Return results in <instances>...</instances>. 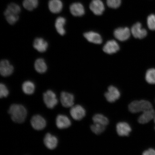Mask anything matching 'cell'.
Here are the masks:
<instances>
[{
  "label": "cell",
  "mask_w": 155,
  "mask_h": 155,
  "mask_svg": "<svg viewBox=\"0 0 155 155\" xmlns=\"http://www.w3.org/2000/svg\"><path fill=\"white\" fill-rule=\"evenodd\" d=\"M108 7L111 8L116 9L119 8L121 4V0H107Z\"/></svg>",
  "instance_id": "obj_30"
},
{
  "label": "cell",
  "mask_w": 155,
  "mask_h": 155,
  "mask_svg": "<svg viewBox=\"0 0 155 155\" xmlns=\"http://www.w3.org/2000/svg\"><path fill=\"white\" fill-rule=\"evenodd\" d=\"M38 0H24L23 5L28 11H32L38 7Z\"/></svg>",
  "instance_id": "obj_26"
},
{
  "label": "cell",
  "mask_w": 155,
  "mask_h": 155,
  "mask_svg": "<svg viewBox=\"0 0 155 155\" xmlns=\"http://www.w3.org/2000/svg\"><path fill=\"white\" fill-rule=\"evenodd\" d=\"M33 47L35 49L40 53H44L47 50L48 44L43 38H38L35 39L34 41Z\"/></svg>",
  "instance_id": "obj_17"
},
{
  "label": "cell",
  "mask_w": 155,
  "mask_h": 155,
  "mask_svg": "<svg viewBox=\"0 0 155 155\" xmlns=\"http://www.w3.org/2000/svg\"><path fill=\"white\" fill-rule=\"evenodd\" d=\"M116 129L117 134L121 137L128 136L132 130L130 125L125 122L117 123Z\"/></svg>",
  "instance_id": "obj_11"
},
{
  "label": "cell",
  "mask_w": 155,
  "mask_h": 155,
  "mask_svg": "<svg viewBox=\"0 0 155 155\" xmlns=\"http://www.w3.org/2000/svg\"><path fill=\"white\" fill-rule=\"evenodd\" d=\"M90 128L93 133L99 135L104 132L105 130L106 127L99 124L94 123L91 126Z\"/></svg>",
  "instance_id": "obj_28"
},
{
  "label": "cell",
  "mask_w": 155,
  "mask_h": 155,
  "mask_svg": "<svg viewBox=\"0 0 155 155\" xmlns=\"http://www.w3.org/2000/svg\"><path fill=\"white\" fill-rule=\"evenodd\" d=\"M34 67L37 72L40 74L45 73L48 69L47 64L42 58H38L36 60L34 64Z\"/></svg>",
  "instance_id": "obj_23"
},
{
  "label": "cell",
  "mask_w": 155,
  "mask_h": 155,
  "mask_svg": "<svg viewBox=\"0 0 155 155\" xmlns=\"http://www.w3.org/2000/svg\"><path fill=\"white\" fill-rule=\"evenodd\" d=\"M14 68L8 61L4 59L0 63V73L4 77L9 76L12 74Z\"/></svg>",
  "instance_id": "obj_5"
},
{
  "label": "cell",
  "mask_w": 155,
  "mask_h": 155,
  "mask_svg": "<svg viewBox=\"0 0 155 155\" xmlns=\"http://www.w3.org/2000/svg\"><path fill=\"white\" fill-rule=\"evenodd\" d=\"M70 11L74 16L80 17L84 14L85 10L83 5L80 3H75L70 7Z\"/></svg>",
  "instance_id": "obj_18"
},
{
  "label": "cell",
  "mask_w": 155,
  "mask_h": 155,
  "mask_svg": "<svg viewBox=\"0 0 155 155\" xmlns=\"http://www.w3.org/2000/svg\"><path fill=\"white\" fill-rule=\"evenodd\" d=\"M66 20L62 17H58L55 22V28L57 32L59 35L63 36L66 33L64 26Z\"/></svg>",
  "instance_id": "obj_22"
},
{
  "label": "cell",
  "mask_w": 155,
  "mask_h": 155,
  "mask_svg": "<svg viewBox=\"0 0 155 155\" xmlns=\"http://www.w3.org/2000/svg\"><path fill=\"white\" fill-rule=\"evenodd\" d=\"M153 120H154V123L155 124V115L154 116Z\"/></svg>",
  "instance_id": "obj_33"
},
{
  "label": "cell",
  "mask_w": 155,
  "mask_h": 155,
  "mask_svg": "<svg viewBox=\"0 0 155 155\" xmlns=\"http://www.w3.org/2000/svg\"><path fill=\"white\" fill-rule=\"evenodd\" d=\"M145 78L149 84H155V69H148L145 74Z\"/></svg>",
  "instance_id": "obj_27"
},
{
  "label": "cell",
  "mask_w": 155,
  "mask_h": 155,
  "mask_svg": "<svg viewBox=\"0 0 155 155\" xmlns=\"http://www.w3.org/2000/svg\"><path fill=\"white\" fill-rule=\"evenodd\" d=\"M147 22L149 28L151 30H155V15L152 14L149 15Z\"/></svg>",
  "instance_id": "obj_29"
},
{
  "label": "cell",
  "mask_w": 155,
  "mask_h": 155,
  "mask_svg": "<svg viewBox=\"0 0 155 155\" xmlns=\"http://www.w3.org/2000/svg\"><path fill=\"white\" fill-rule=\"evenodd\" d=\"M128 108L129 111L131 113H137L152 109L153 106L151 103L148 101L141 100L131 102L129 104Z\"/></svg>",
  "instance_id": "obj_2"
},
{
  "label": "cell",
  "mask_w": 155,
  "mask_h": 155,
  "mask_svg": "<svg viewBox=\"0 0 155 155\" xmlns=\"http://www.w3.org/2000/svg\"><path fill=\"white\" fill-rule=\"evenodd\" d=\"M8 113L12 120L18 123H23L27 115L26 108L20 104H13L11 105L9 108Z\"/></svg>",
  "instance_id": "obj_1"
},
{
  "label": "cell",
  "mask_w": 155,
  "mask_h": 155,
  "mask_svg": "<svg viewBox=\"0 0 155 155\" xmlns=\"http://www.w3.org/2000/svg\"><path fill=\"white\" fill-rule=\"evenodd\" d=\"M60 99L62 105L64 107H72L74 104V96L70 93L66 92H62Z\"/></svg>",
  "instance_id": "obj_10"
},
{
  "label": "cell",
  "mask_w": 155,
  "mask_h": 155,
  "mask_svg": "<svg viewBox=\"0 0 155 155\" xmlns=\"http://www.w3.org/2000/svg\"><path fill=\"white\" fill-rule=\"evenodd\" d=\"M56 124L58 128L63 129L70 127L71 122L67 116L63 115H59L56 118Z\"/></svg>",
  "instance_id": "obj_14"
},
{
  "label": "cell",
  "mask_w": 155,
  "mask_h": 155,
  "mask_svg": "<svg viewBox=\"0 0 155 155\" xmlns=\"http://www.w3.org/2000/svg\"><path fill=\"white\" fill-rule=\"evenodd\" d=\"M84 36L89 42L91 43L97 44L102 43L101 36L97 33L93 31L87 32L84 34Z\"/></svg>",
  "instance_id": "obj_19"
},
{
  "label": "cell",
  "mask_w": 155,
  "mask_h": 155,
  "mask_svg": "<svg viewBox=\"0 0 155 155\" xmlns=\"http://www.w3.org/2000/svg\"><path fill=\"white\" fill-rule=\"evenodd\" d=\"M71 115L75 120H82L86 115V111L82 106L76 105L73 106L70 110Z\"/></svg>",
  "instance_id": "obj_6"
},
{
  "label": "cell",
  "mask_w": 155,
  "mask_h": 155,
  "mask_svg": "<svg viewBox=\"0 0 155 155\" xmlns=\"http://www.w3.org/2000/svg\"><path fill=\"white\" fill-rule=\"evenodd\" d=\"M43 100L46 107L50 109H53L58 104V100L55 93L50 90L44 93Z\"/></svg>",
  "instance_id": "obj_3"
},
{
  "label": "cell",
  "mask_w": 155,
  "mask_h": 155,
  "mask_svg": "<svg viewBox=\"0 0 155 155\" xmlns=\"http://www.w3.org/2000/svg\"><path fill=\"white\" fill-rule=\"evenodd\" d=\"M44 144L47 148L50 150H53L57 147L58 140L55 136L49 133L46 134L44 139Z\"/></svg>",
  "instance_id": "obj_15"
},
{
  "label": "cell",
  "mask_w": 155,
  "mask_h": 155,
  "mask_svg": "<svg viewBox=\"0 0 155 155\" xmlns=\"http://www.w3.org/2000/svg\"><path fill=\"white\" fill-rule=\"evenodd\" d=\"M9 91L6 85L1 83L0 85V97L1 98L6 97L8 95Z\"/></svg>",
  "instance_id": "obj_31"
},
{
  "label": "cell",
  "mask_w": 155,
  "mask_h": 155,
  "mask_svg": "<svg viewBox=\"0 0 155 155\" xmlns=\"http://www.w3.org/2000/svg\"><path fill=\"white\" fill-rule=\"evenodd\" d=\"M131 32L135 38L143 39L147 36V32L146 30L142 28L141 23L137 22L131 28Z\"/></svg>",
  "instance_id": "obj_9"
},
{
  "label": "cell",
  "mask_w": 155,
  "mask_h": 155,
  "mask_svg": "<svg viewBox=\"0 0 155 155\" xmlns=\"http://www.w3.org/2000/svg\"><path fill=\"white\" fill-rule=\"evenodd\" d=\"M120 49V46L117 42L114 40L108 41L104 45L103 50L106 54H112L115 53Z\"/></svg>",
  "instance_id": "obj_13"
},
{
  "label": "cell",
  "mask_w": 155,
  "mask_h": 155,
  "mask_svg": "<svg viewBox=\"0 0 155 155\" xmlns=\"http://www.w3.org/2000/svg\"><path fill=\"white\" fill-rule=\"evenodd\" d=\"M142 155H155V150L152 148L149 149L144 151Z\"/></svg>",
  "instance_id": "obj_32"
},
{
  "label": "cell",
  "mask_w": 155,
  "mask_h": 155,
  "mask_svg": "<svg viewBox=\"0 0 155 155\" xmlns=\"http://www.w3.org/2000/svg\"><path fill=\"white\" fill-rule=\"evenodd\" d=\"M155 115L154 110L152 108L143 112V113L139 116L138 121L141 124H145L149 123L152 119H153Z\"/></svg>",
  "instance_id": "obj_16"
},
{
  "label": "cell",
  "mask_w": 155,
  "mask_h": 155,
  "mask_svg": "<svg viewBox=\"0 0 155 155\" xmlns=\"http://www.w3.org/2000/svg\"><path fill=\"white\" fill-rule=\"evenodd\" d=\"M120 95V93L119 90L114 86L109 87L107 91L104 94L106 100L110 103L115 102L119 99Z\"/></svg>",
  "instance_id": "obj_4"
},
{
  "label": "cell",
  "mask_w": 155,
  "mask_h": 155,
  "mask_svg": "<svg viewBox=\"0 0 155 155\" xmlns=\"http://www.w3.org/2000/svg\"><path fill=\"white\" fill-rule=\"evenodd\" d=\"M92 120L94 123L99 124L105 127L109 124V120L107 118L101 114H96L93 117Z\"/></svg>",
  "instance_id": "obj_25"
},
{
  "label": "cell",
  "mask_w": 155,
  "mask_h": 155,
  "mask_svg": "<svg viewBox=\"0 0 155 155\" xmlns=\"http://www.w3.org/2000/svg\"><path fill=\"white\" fill-rule=\"evenodd\" d=\"M131 31L127 28H120L114 31V36L118 40L121 41H127L130 37Z\"/></svg>",
  "instance_id": "obj_7"
},
{
  "label": "cell",
  "mask_w": 155,
  "mask_h": 155,
  "mask_svg": "<svg viewBox=\"0 0 155 155\" xmlns=\"http://www.w3.org/2000/svg\"><path fill=\"white\" fill-rule=\"evenodd\" d=\"M48 7L51 13L56 14L61 12L63 8V4L61 0H50Z\"/></svg>",
  "instance_id": "obj_20"
},
{
  "label": "cell",
  "mask_w": 155,
  "mask_h": 155,
  "mask_svg": "<svg viewBox=\"0 0 155 155\" xmlns=\"http://www.w3.org/2000/svg\"><path fill=\"white\" fill-rule=\"evenodd\" d=\"M22 90L25 94L31 95L33 94L35 89L34 83L30 81H25L22 85Z\"/></svg>",
  "instance_id": "obj_24"
},
{
  "label": "cell",
  "mask_w": 155,
  "mask_h": 155,
  "mask_svg": "<svg viewBox=\"0 0 155 155\" xmlns=\"http://www.w3.org/2000/svg\"><path fill=\"white\" fill-rule=\"evenodd\" d=\"M31 124L35 130H41L45 127L46 125V120L42 116L36 115L32 117Z\"/></svg>",
  "instance_id": "obj_8"
},
{
  "label": "cell",
  "mask_w": 155,
  "mask_h": 155,
  "mask_svg": "<svg viewBox=\"0 0 155 155\" xmlns=\"http://www.w3.org/2000/svg\"><path fill=\"white\" fill-rule=\"evenodd\" d=\"M21 12L20 7L16 4L11 3L8 6L4 12L5 16H17Z\"/></svg>",
  "instance_id": "obj_21"
},
{
  "label": "cell",
  "mask_w": 155,
  "mask_h": 155,
  "mask_svg": "<svg viewBox=\"0 0 155 155\" xmlns=\"http://www.w3.org/2000/svg\"><path fill=\"white\" fill-rule=\"evenodd\" d=\"M90 7L94 14L98 15H102L105 9L104 4L101 0H93Z\"/></svg>",
  "instance_id": "obj_12"
},
{
  "label": "cell",
  "mask_w": 155,
  "mask_h": 155,
  "mask_svg": "<svg viewBox=\"0 0 155 155\" xmlns=\"http://www.w3.org/2000/svg\"></svg>",
  "instance_id": "obj_34"
}]
</instances>
